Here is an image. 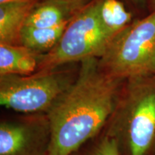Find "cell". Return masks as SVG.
<instances>
[{
  "label": "cell",
  "mask_w": 155,
  "mask_h": 155,
  "mask_svg": "<svg viewBox=\"0 0 155 155\" xmlns=\"http://www.w3.org/2000/svg\"><path fill=\"white\" fill-rule=\"evenodd\" d=\"M76 77L46 113L48 155H71L95 137L115 110L125 80L106 74L98 58L81 61Z\"/></svg>",
  "instance_id": "1"
},
{
  "label": "cell",
  "mask_w": 155,
  "mask_h": 155,
  "mask_svg": "<svg viewBox=\"0 0 155 155\" xmlns=\"http://www.w3.org/2000/svg\"><path fill=\"white\" fill-rule=\"evenodd\" d=\"M106 134L127 155H147L155 147V75L126 79Z\"/></svg>",
  "instance_id": "2"
},
{
  "label": "cell",
  "mask_w": 155,
  "mask_h": 155,
  "mask_svg": "<svg viewBox=\"0 0 155 155\" xmlns=\"http://www.w3.org/2000/svg\"><path fill=\"white\" fill-rule=\"evenodd\" d=\"M155 52V12L136 18L98 58L101 68L116 78L151 73Z\"/></svg>",
  "instance_id": "3"
},
{
  "label": "cell",
  "mask_w": 155,
  "mask_h": 155,
  "mask_svg": "<svg viewBox=\"0 0 155 155\" xmlns=\"http://www.w3.org/2000/svg\"><path fill=\"white\" fill-rule=\"evenodd\" d=\"M94 1L78 12L55 47L40 55L36 73L50 72L67 64L101 57L111 40L98 22Z\"/></svg>",
  "instance_id": "4"
},
{
  "label": "cell",
  "mask_w": 155,
  "mask_h": 155,
  "mask_svg": "<svg viewBox=\"0 0 155 155\" xmlns=\"http://www.w3.org/2000/svg\"><path fill=\"white\" fill-rule=\"evenodd\" d=\"M61 68L30 75H0V104L26 114H46L76 77Z\"/></svg>",
  "instance_id": "5"
},
{
  "label": "cell",
  "mask_w": 155,
  "mask_h": 155,
  "mask_svg": "<svg viewBox=\"0 0 155 155\" xmlns=\"http://www.w3.org/2000/svg\"><path fill=\"white\" fill-rule=\"evenodd\" d=\"M50 127L46 114L1 122L0 155H48Z\"/></svg>",
  "instance_id": "6"
},
{
  "label": "cell",
  "mask_w": 155,
  "mask_h": 155,
  "mask_svg": "<svg viewBox=\"0 0 155 155\" xmlns=\"http://www.w3.org/2000/svg\"><path fill=\"white\" fill-rule=\"evenodd\" d=\"M39 1L0 4V44L21 45L25 23Z\"/></svg>",
  "instance_id": "7"
},
{
  "label": "cell",
  "mask_w": 155,
  "mask_h": 155,
  "mask_svg": "<svg viewBox=\"0 0 155 155\" xmlns=\"http://www.w3.org/2000/svg\"><path fill=\"white\" fill-rule=\"evenodd\" d=\"M94 5L98 22L111 40L138 18L121 0H95Z\"/></svg>",
  "instance_id": "8"
},
{
  "label": "cell",
  "mask_w": 155,
  "mask_h": 155,
  "mask_svg": "<svg viewBox=\"0 0 155 155\" xmlns=\"http://www.w3.org/2000/svg\"><path fill=\"white\" fill-rule=\"evenodd\" d=\"M40 55L25 46L0 44V75L34 74Z\"/></svg>",
  "instance_id": "9"
},
{
  "label": "cell",
  "mask_w": 155,
  "mask_h": 155,
  "mask_svg": "<svg viewBox=\"0 0 155 155\" xmlns=\"http://www.w3.org/2000/svg\"><path fill=\"white\" fill-rule=\"evenodd\" d=\"M78 11L60 2L40 0L31 11L25 28H53L70 22Z\"/></svg>",
  "instance_id": "10"
},
{
  "label": "cell",
  "mask_w": 155,
  "mask_h": 155,
  "mask_svg": "<svg viewBox=\"0 0 155 155\" xmlns=\"http://www.w3.org/2000/svg\"><path fill=\"white\" fill-rule=\"evenodd\" d=\"M69 22L50 28H24L21 35V45L41 55L48 53L59 41Z\"/></svg>",
  "instance_id": "11"
},
{
  "label": "cell",
  "mask_w": 155,
  "mask_h": 155,
  "mask_svg": "<svg viewBox=\"0 0 155 155\" xmlns=\"http://www.w3.org/2000/svg\"><path fill=\"white\" fill-rule=\"evenodd\" d=\"M86 155H121V147L115 138L106 134Z\"/></svg>",
  "instance_id": "12"
},
{
  "label": "cell",
  "mask_w": 155,
  "mask_h": 155,
  "mask_svg": "<svg viewBox=\"0 0 155 155\" xmlns=\"http://www.w3.org/2000/svg\"><path fill=\"white\" fill-rule=\"evenodd\" d=\"M137 17H142L148 14V0H121Z\"/></svg>",
  "instance_id": "13"
},
{
  "label": "cell",
  "mask_w": 155,
  "mask_h": 155,
  "mask_svg": "<svg viewBox=\"0 0 155 155\" xmlns=\"http://www.w3.org/2000/svg\"><path fill=\"white\" fill-rule=\"evenodd\" d=\"M54 1L65 4L76 10H81V9L84 8L89 4L93 2L94 0H54Z\"/></svg>",
  "instance_id": "14"
},
{
  "label": "cell",
  "mask_w": 155,
  "mask_h": 155,
  "mask_svg": "<svg viewBox=\"0 0 155 155\" xmlns=\"http://www.w3.org/2000/svg\"><path fill=\"white\" fill-rule=\"evenodd\" d=\"M147 12L148 14L155 12V0H148L147 2Z\"/></svg>",
  "instance_id": "15"
},
{
  "label": "cell",
  "mask_w": 155,
  "mask_h": 155,
  "mask_svg": "<svg viewBox=\"0 0 155 155\" xmlns=\"http://www.w3.org/2000/svg\"><path fill=\"white\" fill-rule=\"evenodd\" d=\"M35 0H0V4L9 3V2H31Z\"/></svg>",
  "instance_id": "16"
},
{
  "label": "cell",
  "mask_w": 155,
  "mask_h": 155,
  "mask_svg": "<svg viewBox=\"0 0 155 155\" xmlns=\"http://www.w3.org/2000/svg\"><path fill=\"white\" fill-rule=\"evenodd\" d=\"M151 73L155 75V52H154V58H153L152 67H151Z\"/></svg>",
  "instance_id": "17"
},
{
  "label": "cell",
  "mask_w": 155,
  "mask_h": 155,
  "mask_svg": "<svg viewBox=\"0 0 155 155\" xmlns=\"http://www.w3.org/2000/svg\"><path fill=\"white\" fill-rule=\"evenodd\" d=\"M154 155H155V154H154Z\"/></svg>",
  "instance_id": "18"
}]
</instances>
